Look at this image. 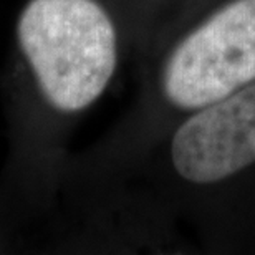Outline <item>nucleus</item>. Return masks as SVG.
Instances as JSON below:
<instances>
[{"instance_id": "f03ea898", "label": "nucleus", "mask_w": 255, "mask_h": 255, "mask_svg": "<svg viewBox=\"0 0 255 255\" xmlns=\"http://www.w3.org/2000/svg\"><path fill=\"white\" fill-rule=\"evenodd\" d=\"M144 52L131 162L174 121L255 83V0H189Z\"/></svg>"}, {"instance_id": "7ed1b4c3", "label": "nucleus", "mask_w": 255, "mask_h": 255, "mask_svg": "<svg viewBox=\"0 0 255 255\" xmlns=\"http://www.w3.org/2000/svg\"><path fill=\"white\" fill-rule=\"evenodd\" d=\"M17 38L43 100L76 116L106 93L121 60V30L105 0H30Z\"/></svg>"}, {"instance_id": "20e7f679", "label": "nucleus", "mask_w": 255, "mask_h": 255, "mask_svg": "<svg viewBox=\"0 0 255 255\" xmlns=\"http://www.w3.org/2000/svg\"><path fill=\"white\" fill-rule=\"evenodd\" d=\"M189 0H131L137 42L144 50L156 32Z\"/></svg>"}, {"instance_id": "f257e3e1", "label": "nucleus", "mask_w": 255, "mask_h": 255, "mask_svg": "<svg viewBox=\"0 0 255 255\" xmlns=\"http://www.w3.org/2000/svg\"><path fill=\"white\" fill-rule=\"evenodd\" d=\"M132 162L157 252L255 254V83L174 121Z\"/></svg>"}]
</instances>
